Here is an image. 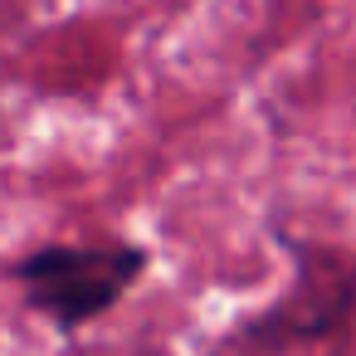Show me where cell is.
<instances>
[{"mask_svg": "<svg viewBox=\"0 0 356 356\" xmlns=\"http://www.w3.org/2000/svg\"><path fill=\"white\" fill-rule=\"evenodd\" d=\"M293 288L264 312L244 317V327H234L215 356H337L356 317V264L312 244H293Z\"/></svg>", "mask_w": 356, "mask_h": 356, "instance_id": "cell-1", "label": "cell"}, {"mask_svg": "<svg viewBox=\"0 0 356 356\" xmlns=\"http://www.w3.org/2000/svg\"><path fill=\"white\" fill-rule=\"evenodd\" d=\"M147 264H152V254L127 239L40 244L10 264V283L59 332H79L88 322H98L103 312H113L132 293V283L147 273Z\"/></svg>", "mask_w": 356, "mask_h": 356, "instance_id": "cell-2", "label": "cell"}]
</instances>
